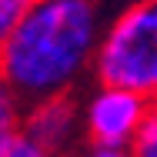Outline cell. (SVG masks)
<instances>
[{
    "label": "cell",
    "mask_w": 157,
    "mask_h": 157,
    "mask_svg": "<svg viewBox=\"0 0 157 157\" xmlns=\"http://www.w3.org/2000/svg\"><path fill=\"white\" fill-rule=\"evenodd\" d=\"M24 137L37 140L40 147L60 157H74L84 140V121H80V94L47 97L24 107Z\"/></svg>",
    "instance_id": "cell-4"
},
{
    "label": "cell",
    "mask_w": 157,
    "mask_h": 157,
    "mask_svg": "<svg viewBox=\"0 0 157 157\" xmlns=\"http://www.w3.org/2000/svg\"><path fill=\"white\" fill-rule=\"evenodd\" d=\"M74 157H134L130 151H117V147H94V144H84Z\"/></svg>",
    "instance_id": "cell-9"
},
{
    "label": "cell",
    "mask_w": 157,
    "mask_h": 157,
    "mask_svg": "<svg viewBox=\"0 0 157 157\" xmlns=\"http://www.w3.org/2000/svg\"><path fill=\"white\" fill-rule=\"evenodd\" d=\"M110 0H37L0 54V77L27 107L97 77Z\"/></svg>",
    "instance_id": "cell-1"
},
{
    "label": "cell",
    "mask_w": 157,
    "mask_h": 157,
    "mask_svg": "<svg viewBox=\"0 0 157 157\" xmlns=\"http://www.w3.org/2000/svg\"><path fill=\"white\" fill-rule=\"evenodd\" d=\"M33 3L37 0H0V54L17 33V27L24 24V17L33 10Z\"/></svg>",
    "instance_id": "cell-6"
},
{
    "label": "cell",
    "mask_w": 157,
    "mask_h": 157,
    "mask_svg": "<svg viewBox=\"0 0 157 157\" xmlns=\"http://www.w3.org/2000/svg\"><path fill=\"white\" fill-rule=\"evenodd\" d=\"M154 100L134 94L117 84L90 80V87L80 94V121H84V140L94 147H117L130 151L140 127L147 121Z\"/></svg>",
    "instance_id": "cell-3"
},
{
    "label": "cell",
    "mask_w": 157,
    "mask_h": 157,
    "mask_svg": "<svg viewBox=\"0 0 157 157\" xmlns=\"http://www.w3.org/2000/svg\"><path fill=\"white\" fill-rule=\"evenodd\" d=\"M130 154L134 157H157V100L151 104V110H147V121L140 127V134H137Z\"/></svg>",
    "instance_id": "cell-7"
},
{
    "label": "cell",
    "mask_w": 157,
    "mask_h": 157,
    "mask_svg": "<svg viewBox=\"0 0 157 157\" xmlns=\"http://www.w3.org/2000/svg\"><path fill=\"white\" fill-rule=\"evenodd\" d=\"M7 157H60V154H54V151L40 147V144H37V140H30V137H20V140L7 151Z\"/></svg>",
    "instance_id": "cell-8"
},
{
    "label": "cell",
    "mask_w": 157,
    "mask_h": 157,
    "mask_svg": "<svg viewBox=\"0 0 157 157\" xmlns=\"http://www.w3.org/2000/svg\"><path fill=\"white\" fill-rule=\"evenodd\" d=\"M94 80L157 100V0H121L114 7Z\"/></svg>",
    "instance_id": "cell-2"
},
{
    "label": "cell",
    "mask_w": 157,
    "mask_h": 157,
    "mask_svg": "<svg viewBox=\"0 0 157 157\" xmlns=\"http://www.w3.org/2000/svg\"><path fill=\"white\" fill-rule=\"evenodd\" d=\"M20 137H24V104L0 77V157H7V151Z\"/></svg>",
    "instance_id": "cell-5"
}]
</instances>
